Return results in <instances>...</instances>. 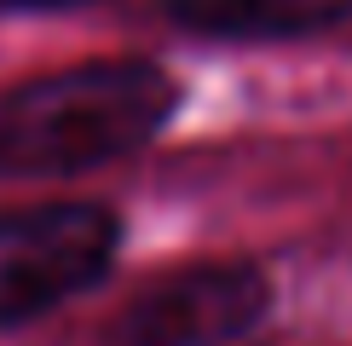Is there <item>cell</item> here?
<instances>
[{"label": "cell", "mask_w": 352, "mask_h": 346, "mask_svg": "<svg viewBox=\"0 0 352 346\" xmlns=\"http://www.w3.org/2000/svg\"><path fill=\"white\" fill-rule=\"evenodd\" d=\"M179 115V81L151 58H93L0 86V173H81L144 150Z\"/></svg>", "instance_id": "obj_1"}, {"label": "cell", "mask_w": 352, "mask_h": 346, "mask_svg": "<svg viewBox=\"0 0 352 346\" xmlns=\"http://www.w3.org/2000/svg\"><path fill=\"white\" fill-rule=\"evenodd\" d=\"M122 249V214L104 202H29L0 214V329L87 295Z\"/></svg>", "instance_id": "obj_2"}, {"label": "cell", "mask_w": 352, "mask_h": 346, "mask_svg": "<svg viewBox=\"0 0 352 346\" xmlns=\"http://www.w3.org/2000/svg\"><path fill=\"white\" fill-rule=\"evenodd\" d=\"M272 312V277L254 260H202L151 283L116 323L122 346H231Z\"/></svg>", "instance_id": "obj_3"}, {"label": "cell", "mask_w": 352, "mask_h": 346, "mask_svg": "<svg viewBox=\"0 0 352 346\" xmlns=\"http://www.w3.org/2000/svg\"><path fill=\"white\" fill-rule=\"evenodd\" d=\"M179 29L214 41H295L352 18V0H162Z\"/></svg>", "instance_id": "obj_4"}, {"label": "cell", "mask_w": 352, "mask_h": 346, "mask_svg": "<svg viewBox=\"0 0 352 346\" xmlns=\"http://www.w3.org/2000/svg\"><path fill=\"white\" fill-rule=\"evenodd\" d=\"M0 6H23V12H64V6H87V0H0Z\"/></svg>", "instance_id": "obj_5"}]
</instances>
